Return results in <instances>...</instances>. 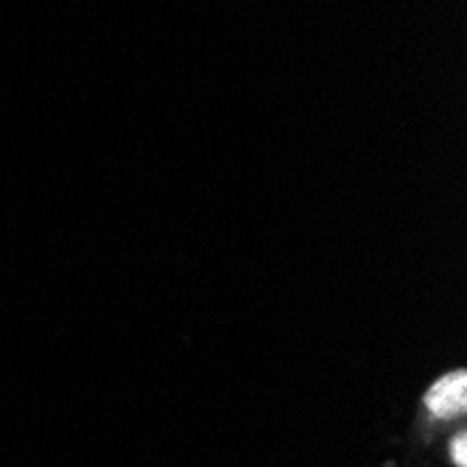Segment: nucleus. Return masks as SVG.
<instances>
[{
	"instance_id": "obj_1",
	"label": "nucleus",
	"mask_w": 467,
	"mask_h": 467,
	"mask_svg": "<svg viewBox=\"0 0 467 467\" xmlns=\"http://www.w3.org/2000/svg\"><path fill=\"white\" fill-rule=\"evenodd\" d=\"M426 406L437 417H456L467 406V375L464 372H451L440 378L437 384L426 395Z\"/></svg>"
},
{
	"instance_id": "obj_2",
	"label": "nucleus",
	"mask_w": 467,
	"mask_h": 467,
	"mask_svg": "<svg viewBox=\"0 0 467 467\" xmlns=\"http://www.w3.org/2000/svg\"><path fill=\"white\" fill-rule=\"evenodd\" d=\"M453 462H456L459 467L467 464V440H464V434H459V437L453 440Z\"/></svg>"
}]
</instances>
